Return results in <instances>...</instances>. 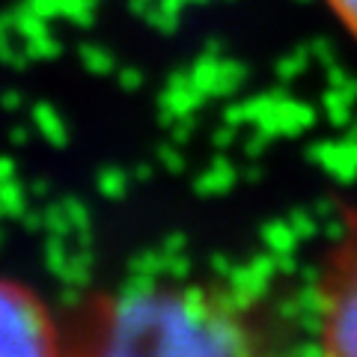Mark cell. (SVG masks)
<instances>
[{"mask_svg":"<svg viewBox=\"0 0 357 357\" xmlns=\"http://www.w3.org/2000/svg\"><path fill=\"white\" fill-rule=\"evenodd\" d=\"M66 357H316L262 292L220 280L131 286L77 319Z\"/></svg>","mask_w":357,"mask_h":357,"instance_id":"6da1fadb","label":"cell"},{"mask_svg":"<svg viewBox=\"0 0 357 357\" xmlns=\"http://www.w3.org/2000/svg\"><path fill=\"white\" fill-rule=\"evenodd\" d=\"M312 349L316 357H357V218L321 259Z\"/></svg>","mask_w":357,"mask_h":357,"instance_id":"7a4b0ae2","label":"cell"},{"mask_svg":"<svg viewBox=\"0 0 357 357\" xmlns=\"http://www.w3.org/2000/svg\"><path fill=\"white\" fill-rule=\"evenodd\" d=\"M0 357H66V340L48 304L6 277H0Z\"/></svg>","mask_w":357,"mask_h":357,"instance_id":"3957f363","label":"cell"},{"mask_svg":"<svg viewBox=\"0 0 357 357\" xmlns=\"http://www.w3.org/2000/svg\"><path fill=\"white\" fill-rule=\"evenodd\" d=\"M331 9L342 21V27L357 39V0H328Z\"/></svg>","mask_w":357,"mask_h":357,"instance_id":"277c9868","label":"cell"}]
</instances>
